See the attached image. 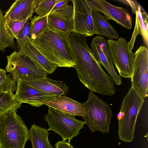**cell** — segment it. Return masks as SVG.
I'll return each instance as SVG.
<instances>
[{
	"label": "cell",
	"instance_id": "6da1fadb",
	"mask_svg": "<svg viewBox=\"0 0 148 148\" xmlns=\"http://www.w3.org/2000/svg\"><path fill=\"white\" fill-rule=\"evenodd\" d=\"M69 35L57 32L47 25L35 39H30L42 54L58 67H74L76 63Z\"/></svg>",
	"mask_w": 148,
	"mask_h": 148
},
{
	"label": "cell",
	"instance_id": "7a4b0ae2",
	"mask_svg": "<svg viewBox=\"0 0 148 148\" xmlns=\"http://www.w3.org/2000/svg\"><path fill=\"white\" fill-rule=\"evenodd\" d=\"M144 102L132 86L123 100L117 116L118 135L121 141L129 143L134 139L137 117Z\"/></svg>",
	"mask_w": 148,
	"mask_h": 148
},
{
	"label": "cell",
	"instance_id": "3957f363",
	"mask_svg": "<svg viewBox=\"0 0 148 148\" xmlns=\"http://www.w3.org/2000/svg\"><path fill=\"white\" fill-rule=\"evenodd\" d=\"M12 110L0 117V148H25L29 131L22 118Z\"/></svg>",
	"mask_w": 148,
	"mask_h": 148
},
{
	"label": "cell",
	"instance_id": "277c9868",
	"mask_svg": "<svg viewBox=\"0 0 148 148\" xmlns=\"http://www.w3.org/2000/svg\"><path fill=\"white\" fill-rule=\"evenodd\" d=\"M82 105L86 112L83 118L92 132L98 131L108 133L113 115L110 106L91 91L87 100Z\"/></svg>",
	"mask_w": 148,
	"mask_h": 148
},
{
	"label": "cell",
	"instance_id": "5b68a950",
	"mask_svg": "<svg viewBox=\"0 0 148 148\" xmlns=\"http://www.w3.org/2000/svg\"><path fill=\"white\" fill-rule=\"evenodd\" d=\"M49 126L48 131L51 130L60 135L63 140L70 143L84 127V121L76 119L74 116L64 113L48 106L47 114L44 117Z\"/></svg>",
	"mask_w": 148,
	"mask_h": 148
},
{
	"label": "cell",
	"instance_id": "8992f818",
	"mask_svg": "<svg viewBox=\"0 0 148 148\" xmlns=\"http://www.w3.org/2000/svg\"><path fill=\"white\" fill-rule=\"evenodd\" d=\"M5 67L16 82L47 77V73L39 69L27 57L15 51L7 56Z\"/></svg>",
	"mask_w": 148,
	"mask_h": 148
},
{
	"label": "cell",
	"instance_id": "52a82bcc",
	"mask_svg": "<svg viewBox=\"0 0 148 148\" xmlns=\"http://www.w3.org/2000/svg\"><path fill=\"white\" fill-rule=\"evenodd\" d=\"M114 63L121 77L131 79L134 64L135 53L128 48V42L124 38L117 40H107Z\"/></svg>",
	"mask_w": 148,
	"mask_h": 148
},
{
	"label": "cell",
	"instance_id": "ba28073f",
	"mask_svg": "<svg viewBox=\"0 0 148 148\" xmlns=\"http://www.w3.org/2000/svg\"><path fill=\"white\" fill-rule=\"evenodd\" d=\"M135 58L131 79L132 86L143 99L148 96V51L141 46L135 52Z\"/></svg>",
	"mask_w": 148,
	"mask_h": 148
},
{
	"label": "cell",
	"instance_id": "9c48e42d",
	"mask_svg": "<svg viewBox=\"0 0 148 148\" xmlns=\"http://www.w3.org/2000/svg\"><path fill=\"white\" fill-rule=\"evenodd\" d=\"M71 1L74 8L73 32L85 37L95 34V30L91 10L86 0H72Z\"/></svg>",
	"mask_w": 148,
	"mask_h": 148
},
{
	"label": "cell",
	"instance_id": "30bf717a",
	"mask_svg": "<svg viewBox=\"0 0 148 148\" xmlns=\"http://www.w3.org/2000/svg\"><path fill=\"white\" fill-rule=\"evenodd\" d=\"M86 1L91 10L101 12L108 20H112L127 29L132 28V18L126 9L114 6L105 0Z\"/></svg>",
	"mask_w": 148,
	"mask_h": 148
},
{
	"label": "cell",
	"instance_id": "8fae6325",
	"mask_svg": "<svg viewBox=\"0 0 148 148\" xmlns=\"http://www.w3.org/2000/svg\"><path fill=\"white\" fill-rule=\"evenodd\" d=\"M16 83L14 95L17 100L21 104L26 103L38 107L43 105L44 102L58 97L35 88L23 81L19 80Z\"/></svg>",
	"mask_w": 148,
	"mask_h": 148
},
{
	"label": "cell",
	"instance_id": "7c38bea8",
	"mask_svg": "<svg viewBox=\"0 0 148 148\" xmlns=\"http://www.w3.org/2000/svg\"><path fill=\"white\" fill-rule=\"evenodd\" d=\"M18 52L28 57L40 70L47 74L53 73L58 67L45 57L34 46L30 38L18 45Z\"/></svg>",
	"mask_w": 148,
	"mask_h": 148
},
{
	"label": "cell",
	"instance_id": "4fadbf2b",
	"mask_svg": "<svg viewBox=\"0 0 148 148\" xmlns=\"http://www.w3.org/2000/svg\"><path fill=\"white\" fill-rule=\"evenodd\" d=\"M37 0H17L12 4L4 15L5 20H23L31 18Z\"/></svg>",
	"mask_w": 148,
	"mask_h": 148
},
{
	"label": "cell",
	"instance_id": "5bb4252c",
	"mask_svg": "<svg viewBox=\"0 0 148 148\" xmlns=\"http://www.w3.org/2000/svg\"><path fill=\"white\" fill-rule=\"evenodd\" d=\"M43 104L70 115L82 117L86 115L82 104L66 96H59Z\"/></svg>",
	"mask_w": 148,
	"mask_h": 148
},
{
	"label": "cell",
	"instance_id": "9a60e30c",
	"mask_svg": "<svg viewBox=\"0 0 148 148\" xmlns=\"http://www.w3.org/2000/svg\"><path fill=\"white\" fill-rule=\"evenodd\" d=\"M23 81L40 90L58 96H66L68 92V87L64 82L47 77Z\"/></svg>",
	"mask_w": 148,
	"mask_h": 148
},
{
	"label": "cell",
	"instance_id": "2e32d148",
	"mask_svg": "<svg viewBox=\"0 0 148 148\" xmlns=\"http://www.w3.org/2000/svg\"><path fill=\"white\" fill-rule=\"evenodd\" d=\"M47 25L57 32L70 35L73 31V15L67 12H50L48 15Z\"/></svg>",
	"mask_w": 148,
	"mask_h": 148
},
{
	"label": "cell",
	"instance_id": "e0dca14e",
	"mask_svg": "<svg viewBox=\"0 0 148 148\" xmlns=\"http://www.w3.org/2000/svg\"><path fill=\"white\" fill-rule=\"evenodd\" d=\"M91 14L95 28V34L104 36L110 40L119 38L118 33L105 16L94 10H91Z\"/></svg>",
	"mask_w": 148,
	"mask_h": 148
},
{
	"label": "cell",
	"instance_id": "ac0fdd59",
	"mask_svg": "<svg viewBox=\"0 0 148 148\" xmlns=\"http://www.w3.org/2000/svg\"><path fill=\"white\" fill-rule=\"evenodd\" d=\"M90 49L96 60L104 67L112 78L115 84L118 86L121 84V77L116 72L113 63L106 56L98 44L93 39L91 43Z\"/></svg>",
	"mask_w": 148,
	"mask_h": 148
},
{
	"label": "cell",
	"instance_id": "d6986e66",
	"mask_svg": "<svg viewBox=\"0 0 148 148\" xmlns=\"http://www.w3.org/2000/svg\"><path fill=\"white\" fill-rule=\"evenodd\" d=\"M48 131L45 127L34 124L31 126L29 131V138L32 148H54L49 141Z\"/></svg>",
	"mask_w": 148,
	"mask_h": 148
},
{
	"label": "cell",
	"instance_id": "ffe728a7",
	"mask_svg": "<svg viewBox=\"0 0 148 148\" xmlns=\"http://www.w3.org/2000/svg\"><path fill=\"white\" fill-rule=\"evenodd\" d=\"M134 13L136 14V23L134 33L140 34L146 47L148 46V14L139 3L136 1Z\"/></svg>",
	"mask_w": 148,
	"mask_h": 148
},
{
	"label": "cell",
	"instance_id": "44dd1931",
	"mask_svg": "<svg viewBox=\"0 0 148 148\" xmlns=\"http://www.w3.org/2000/svg\"><path fill=\"white\" fill-rule=\"evenodd\" d=\"M14 39L6 29L4 15L0 7V51L5 52L7 47L16 50V46Z\"/></svg>",
	"mask_w": 148,
	"mask_h": 148
},
{
	"label": "cell",
	"instance_id": "7402d4cb",
	"mask_svg": "<svg viewBox=\"0 0 148 148\" xmlns=\"http://www.w3.org/2000/svg\"><path fill=\"white\" fill-rule=\"evenodd\" d=\"M21 105L16 99L14 94L0 91V117L12 110H17Z\"/></svg>",
	"mask_w": 148,
	"mask_h": 148
},
{
	"label": "cell",
	"instance_id": "603a6c76",
	"mask_svg": "<svg viewBox=\"0 0 148 148\" xmlns=\"http://www.w3.org/2000/svg\"><path fill=\"white\" fill-rule=\"evenodd\" d=\"M48 15L43 16H35L31 19L30 23V39H35L47 26Z\"/></svg>",
	"mask_w": 148,
	"mask_h": 148
},
{
	"label": "cell",
	"instance_id": "cb8c5ba5",
	"mask_svg": "<svg viewBox=\"0 0 148 148\" xmlns=\"http://www.w3.org/2000/svg\"><path fill=\"white\" fill-rule=\"evenodd\" d=\"M16 89V82L6 71L0 69V91L7 92L14 94Z\"/></svg>",
	"mask_w": 148,
	"mask_h": 148
},
{
	"label": "cell",
	"instance_id": "d4e9b609",
	"mask_svg": "<svg viewBox=\"0 0 148 148\" xmlns=\"http://www.w3.org/2000/svg\"><path fill=\"white\" fill-rule=\"evenodd\" d=\"M56 0H38L34 12L37 14L43 16L48 15L56 3Z\"/></svg>",
	"mask_w": 148,
	"mask_h": 148
},
{
	"label": "cell",
	"instance_id": "484cf974",
	"mask_svg": "<svg viewBox=\"0 0 148 148\" xmlns=\"http://www.w3.org/2000/svg\"><path fill=\"white\" fill-rule=\"evenodd\" d=\"M28 18L21 21L5 20V25L6 29L9 33L14 38Z\"/></svg>",
	"mask_w": 148,
	"mask_h": 148
},
{
	"label": "cell",
	"instance_id": "4316f807",
	"mask_svg": "<svg viewBox=\"0 0 148 148\" xmlns=\"http://www.w3.org/2000/svg\"><path fill=\"white\" fill-rule=\"evenodd\" d=\"M29 19L30 18L27 19L15 38L16 40L17 45L27 38H30L31 37L30 25L29 22Z\"/></svg>",
	"mask_w": 148,
	"mask_h": 148
},
{
	"label": "cell",
	"instance_id": "83f0119b",
	"mask_svg": "<svg viewBox=\"0 0 148 148\" xmlns=\"http://www.w3.org/2000/svg\"><path fill=\"white\" fill-rule=\"evenodd\" d=\"M99 45L106 56L113 63V60L107 40L103 37L97 36L92 39Z\"/></svg>",
	"mask_w": 148,
	"mask_h": 148
},
{
	"label": "cell",
	"instance_id": "f1b7e54d",
	"mask_svg": "<svg viewBox=\"0 0 148 148\" xmlns=\"http://www.w3.org/2000/svg\"><path fill=\"white\" fill-rule=\"evenodd\" d=\"M67 0H56L55 5L50 12L63 10L67 8L69 5Z\"/></svg>",
	"mask_w": 148,
	"mask_h": 148
},
{
	"label": "cell",
	"instance_id": "f546056e",
	"mask_svg": "<svg viewBox=\"0 0 148 148\" xmlns=\"http://www.w3.org/2000/svg\"><path fill=\"white\" fill-rule=\"evenodd\" d=\"M54 146L56 148H74L73 146L70 143L65 140L58 142Z\"/></svg>",
	"mask_w": 148,
	"mask_h": 148
}]
</instances>
